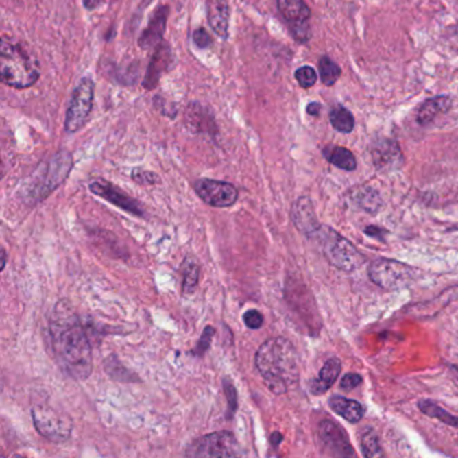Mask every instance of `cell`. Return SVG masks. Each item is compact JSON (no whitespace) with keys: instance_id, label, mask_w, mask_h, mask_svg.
Wrapping results in <instances>:
<instances>
[{"instance_id":"cell-16","label":"cell","mask_w":458,"mask_h":458,"mask_svg":"<svg viewBox=\"0 0 458 458\" xmlns=\"http://www.w3.org/2000/svg\"><path fill=\"white\" fill-rule=\"evenodd\" d=\"M173 64V54L171 47L167 43H160L152 56V60L148 66L145 78L143 81V86L147 91L155 89L162 78L164 73H167Z\"/></svg>"},{"instance_id":"cell-41","label":"cell","mask_w":458,"mask_h":458,"mask_svg":"<svg viewBox=\"0 0 458 458\" xmlns=\"http://www.w3.org/2000/svg\"><path fill=\"white\" fill-rule=\"evenodd\" d=\"M1 270L5 267V261H7V253H5V250H3L1 252Z\"/></svg>"},{"instance_id":"cell-30","label":"cell","mask_w":458,"mask_h":458,"mask_svg":"<svg viewBox=\"0 0 458 458\" xmlns=\"http://www.w3.org/2000/svg\"><path fill=\"white\" fill-rule=\"evenodd\" d=\"M296 81L304 89L312 88L317 81V73L311 66H301L295 73Z\"/></svg>"},{"instance_id":"cell-13","label":"cell","mask_w":458,"mask_h":458,"mask_svg":"<svg viewBox=\"0 0 458 458\" xmlns=\"http://www.w3.org/2000/svg\"><path fill=\"white\" fill-rule=\"evenodd\" d=\"M319 438L323 446L332 456L339 457H352L355 456V450L347 437V433L343 427L335 424L333 421L324 420L319 424Z\"/></svg>"},{"instance_id":"cell-15","label":"cell","mask_w":458,"mask_h":458,"mask_svg":"<svg viewBox=\"0 0 458 458\" xmlns=\"http://www.w3.org/2000/svg\"><path fill=\"white\" fill-rule=\"evenodd\" d=\"M291 217L296 229L309 238H315L317 231L322 229L309 197H301L296 200L292 206Z\"/></svg>"},{"instance_id":"cell-29","label":"cell","mask_w":458,"mask_h":458,"mask_svg":"<svg viewBox=\"0 0 458 458\" xmlns=\"http://www.w3.org/2000/svg\"><path fill=\"white\" fill-rule=\"evenodd\" d=\"M319 71H320V78L324 85L332 86L340 77L341 70L340 67L336 65L330 58L323 57L319 62Z\"/></svg>"},{"instance_id":"cell-17","label":"cell","mask_w":458,"mask_h":458,"mask_svg":"<svg viewBox=\"0 0 458 458\" xmlns=\"http://www.w3.org/2000/svg\"><path fill=\"white\" fill-rule=\"evenodd\" d=\"M168 12H169V10H168L167 5H160L155 10L154 15L149 19V23H148L147 29L143 32L141 36L138 38V46L143 50L156 49L163 42Z\"/></svg>"},{"instance_id":"cell-18","label":"cell","mask_w":458,"mask_h":458,"mask_svg":"<svg viewBox=\"0 0 458 458\" xmlns=\"http://www.w3.org/2000/svg\"><path fill=\"white\" fill-rule=\"evenodd\" d=\"M207 21L218 36L226 39L229 35L230 5L228 0H207Z\"/></svg>"},{"instance_id":"cell-24","label":"cell","mask_w":458,"mask_h":458,"mask_svg":"<svg viewBox=\"0 0 458 458\" xmlns=\"http://www.w3.org/2000/svg\"><path fill=\"white\" fill-rule=\"evenodd\" d=\"M352 197L361 210L370 214H376L382 207V199L379 193L371 187L357 189V191L352 194Z\"/></svg>"},{"instance_id":"cell-25","label":"cell","mask_w":458,"mask_h":458,"mask_svg":"<svg viewBox=\"0 0 458 458\" xmlns=\"http://www.w3.org/2000/svg\"><path fill=\"white\" fill-rule=\"evenodd\" d=\"M418 409L426 414L427 417L435 418L446 425L452 426V427H458V417L450 414L449 411H446L445 409H442L438 403L429 400V399H422L418 402Z\"/></svg>"},{"instance_id":"cell-23","label":"cell","mask_w":458,"mask_h":458,"mask_svg":"<svg viewBox=\"0 0 458 458\" xmlns=\"http://www.w3.org/2000/svg\"><path fill=\"white\" fill-rule=\"evenodd\" d=\"M323 154H324V158L327 159L329 163L333 164L335 167H337L340 169L354 171L358 165L355 155L344 147L329 145L327 148H324Z\"/></svg>"},{"instance_id":"cell-5","label":"cell","mask_w":458,"mask_h":458,"mask_svg":"<svg viewBox=\"0 0 458 458\" xmlns=\"http://www.w3.org/2000/svg\"><path fill=\"white\" fill-rule=\"evenodd\" d=\"M313 239L322 245L329 263L340 270L352 272L364 262V256L348 239L328 226H322Z\"/></svg>"},{"instance_id":"cell-22","label":"cell","mask_w":458,"mask_h":458,"mask_svg":"<svg viewBox=\"0 0 458 458\" xmlns=\"http://www.w3.org/2000/svg\"><path fill=\"white\" fill-rule=\"evenodd\" d=\"M182 272V293L184 296H191L197 291L199 276H200V266L199 262L187 256L180 266Z\"/></svg>"},{"instance_id":"cell-3","label":"cell","mask_w":458,"mask_h":458,"mask_svg":"<svg viewBox=\"0 0 458 458\" xmlns=\"http://www.w3.org/2000/svg\"><path fill=\"white\" fill-rule=\"evenodd\" d=\"M73 164L69 151H60L50 160L39 164L21 186L19 194L23 202L35 204L45 200L65 182Z\"/></svg>"},{"instance_id":"cell-11","label":"cell","mask_w":458,"mask_h":458,"mask_svg":"<svg viewBox=\"0 0 458 458\" xmlns=\"http://www.w3.org/2000/svg\"><path fill=\"white\" fill-rule=\"evenodd\" d=\"M278 11L288 22L296 40L306 42L311 36L308 21L311 18V10L304 0H277Z\"/></svg>"},{"instance_id":"cell-27","label":"cell","mask_w":458,"mask_h":458,"mask_svg":"<svg viewBox=\"0 0 458 458\" xmlns=\"http://www.w3.org/2000/svg\"><path fill=\"white\" fill-rule=\"evenodd\" d=\"M105 371L108 375H110L114 381H120V382H132V381H138L137 376L132 375L131 371L127 370L120 360H117L116 357H110L109 359L105 360Z\"/></svg>"},{"instance_id":"cell-6","label":"cell","mask_w":458,"mask_h":458,"mask_svg":"<svg viewBox=\"0 0 458 458\" xmlns=\"http://www.w3.org/2000/svg\"><path fill=\"white\" fill-rule=\"evenodd\" d=\"M32 415L36 431L46 439L62 444L70 438L73 422L66 414L57 409L47 405H35L32 409Z\"/></svg>"},{"instance_id":"cell-36","label":"cell","mask_w":458,"mask_h":458,"mask_svg":"<svg viewBox=\"0 0 458 458\" xmlns=\"http://www.w3.org/2000/svg\"><path fill=\"white\" fill-rule=\"evenodd\" d=\"M360 383H361V376L359 374H347L341 382H340V386L341 389L344 390H352L355 387H358Z\"/></svg>"},{"instance_id":"cell-40","label":"cell","mask_w":458,"mask_h":458,"mask_svg":"<svg viewBox=\"0 0 458 458\" xmlns=\"http://www.w3.org/2000/svg\"><path fill=\"white\" fill-rule=\"evenodd\" d=\"M101 3H102V0H84V5H85V8H88V10H95V8H97Z\"/></svg>"},{"instance_id":"cell-14","label":"cell","mask_w":458,"mask_h":458,"mask_svg":"<svg viewBox=\"0 0 458 458\" xmlns=\"http://www.w3.org/2000/svg\"><path fill=\"white\" fill-rule=\"evenodd\" d=\"M371 156L376 169L382 172H391L403 164V155L398 143L390 138L375 141L371 148Z\"/></svg>"},{"instance_id":"cell-10","label":"cell","mask_w":458,"mask_h":458,"mask_svg":"<svg viewBox=\"0 0 458 458\" xmlns=\"http://www.w3.org/2000/svg\"><path fill=\"white\" fill-rule=\"evenodd\" d=\"M194 190L206 204L217 208L230 207L238 199V190L228 182L199 179L194 183Z\"/></svg>"},{"instance_id":"cell-31","label":"cell","mask_w":458,"mask_h":458,"mask_svg":"<svg viewBox=\"0 0 458 458\" xmlns=\"http://www.w3.org/2000/svg\"><path fill=\"white\" fill-rule=\"evenodd\" d=\"M132 179L141 186H154L160 183V178L155 172L143 168H134L132 171Z\"/></svg>"},{"instance_id":"cell-9","label":"cell","mask_w":458,"mask_h":458,"mask_svg":"<svg viewBox=\"0 0 458 458\" xmlns=\"http://www.w3.org/2000/svg\"><path fill=\"white\" fill-rule=\"evenodd\" d=\"M241 448L231 431H217L195 439L186 450L187 457H237Z\"/></svg>"},{"instance_id":"cell-26","label":"cell","mask_w":458,"mask_h":458,"mask_svg":"<svg viewBox=\"0 0 458 458\" xmlns=\"http://www.w3.org/2000/svg\"><path fill=\"white\" fill-rule=\"evenodd\" d=\"M330 124L336 131L341 133H350L355 127V119L354 114L346 109L343 105H337L330 110L329 114Z\"/></svg>"},{"instance_id":"cell-35","label":"cell","mask_w":458,"mask_h":458,"mask_svg":"<svg viewBox=\"0 0 458 458\" xmlns=\"http://www.w3.org/2000/svg\"><path fill=\"white\" fill-rule=\"evenodd\" d=\"M193 40L199 49H208L213 45V38L203 27L197 29L193 34Z\"/></svg>"},{"instance_id":"cell-4","label":"cell","mask_w":458,"mask_h":458,"mask_svg":"<svg viewBox=\"0 0 458 458\" xmlns=\"http://www.w3.org/2000/svg\"><path fill=\"white\" fill-rule=\"evenodd\" d=\"M40 75L39 65L22 43L3 38L0 46V78L1 82L15 88L27 89Z\"/></svg>"},{"instance_id":"cell-2","label":"cell","mask_w":458,"mask_h":458,"mask_svg":"<svg viewBox=\"0 0 458 458\" xmlns=\"http://www.w3.org/2000/svg\"><path fill=\"white\" fill-rule=\"evenodd\" d=\"M256 367L267 389L276 395L288 393L300 379V358L285 337H272L256 352Z\"/></svg>"},{"instance_id":"cell-32","label":"cell","mask_w":458,"mask_h":458,"mask_svg":"<svg viewBox=\"0 0 458 458\" xmlns=\"http://www.w3.org/2000/svg\"><path fill=\"white\" fill-rule=\"evenodd\" d=\"M214 335H215V329L211 327V326L204 328V330L202 332V336H200V339L197 341V347L193 350V354L195 357H203L208 351Z\"/></svg>"},{"instance_id":"cell-19","label":"cell","mask_w":458,"mask_h":458,"mask_svg":"<svg viewBox=\"0 0 458 458\" xmlns=\"http://www.w3.org/2000/svg\"><path fill=\"white\" fill-rule=\"evenodd\" d=\"M329 406L336 414H339L351 424L360 422V420L365 413V409L360 402L339 395H335L329 399Z\"/></svg>"},{"instance_id":"cell-34","label":"cell","mask_w":458,"mask_h":458,"mask_svg":"<svg viewBox=\"0 0 458 458\" xmlns=\"http://www.w3.org/2000/svg\"><path fill=\"white\" fill-rule=\"evenodd\" d=\"M243 323L250 329H260L263 326V316L261 312L256 309H250L243 313Z\"/></svg>"},{"instance_id":"cell-33","label":"cell","mask_w":458,"mask_h":458,"mask_svg":"<svg viewBox=\"0 0 458 458\" xmlns=\"http://www.w3.org/2000/svg\"><path fill=\"white\" fill-rule=\"evenodd\" d=\"M224 389H225V395H226V399H228V403H229V409H228V418H231L234 415V413L237 411L238 409V395H237V389L234 387V385L231 383L230 379H224Z\"/></svg>"},{"instance_id":"cell-12","label":"cell","mask_w":458,"mask_h":458,"mask_svg":"<svg viewBox=\"0 0 458 458\" xmlns=\"http://www.w3.org/2000/svg\"><path fill=\"white\" fill-rule=\"evenodd\" d=\"M89 190L92 194L97 195V197L105 199L106 202L114 204L116 207L133 214L136 217H144L145 211L144 207L140 202H137L134 197L128 195L127 193H124L121 189L116 187L114 184L102 180V179H97L95 182H92L89 184Z\"/></svg>"},{"instance_id":"cell-39","label":"cell","mask_w":458,"mask_h":458,"mask_svg":"<svg viewBox=\"0 0 458 458\" xmlns=\"http://www.w3.org/2000/svg\"><path fill=\"white\" fill-rule=\"evenodd\" d=\"M282 439H284V437H282V434H281V433H278V431H274V433H272L270 442H272V445H273V446H278V445L282 442Z\"/></svg>"},{"instance_id":"cell-21","label":"cell","mask_w":458,"mask_h":458,"mask_svg":"<svg viewBox=\"0 0 458 458\" xmlns=\"http://www.w3.org/2000/svg\"><path fill=\"white\" fill-rule=\"evenodd\" d=\"M450 105H452L450 97H446V96L427 99L420 106V110L417 114L418 123L422 125L431 123L435 119V116H438L439 113L448 112Z\"/></svg>"},{"instance_id":"cell-20","label":"cell","mask_w":458,"mask_h":458,"mask_svg":"<svg viewBox=\"0 0 458 458\" xmlns=\"http://www.w3.org/2000/svg\"><path fill=\"white\" fill-rule=\"evenodd\" d=\"M341 372V361L336 358L328 359L323 368L320 370L319 378L312 381L311 383V391L315 395H322L328 391L333 383L337 381L339 375Z\"/></svg>"},{"instance_id":"cell-7","label":"cell","mask_w":458,"mask_h":458,"mask_svg":"<svg viewBox=\"0 0 458 458\" xmlns=\"http://www.w3.org/2000/svg\"><path fill=\"white\" fill-rule=\"evenodd\" d=\"M414 274L415 270L407 263L389 258H379L368 266L371 281L386 291L406 288L414 280Z\"/></svg>"},{"instance_id":"cell-8","label":"cell","mask_w":458,"mask_h":458,"mask_svg":"<svg viewBox=\"0 0 458 458\" xmlns=\"http://www.w3.org/2000/svg\"><path fill=\"white\" fill-rule=\"evenodd\" d=\"M95 99V82L91 77H84L75 86L66 112L65 131H81L92 113Z\"/></svg>"},{"instance_id":"cell-1","label":"cell","mask_w":458,"mask_h":458,"mask_svg":"<svg viewBox=\"0 0 458 458\" xmlns=\"http://www.w3.org/2000/svg\"><path fill=\"white\" fill-rule=\"evenodd\" d=\"M51 346L60 367L75 381H85L93 371L89 339L73 306L60 300L49 322Z\"/></svg>"},{"instance_id":"cell-28","label":"cell","mask_w":458,"mask_h":458,"mask_svg":"<svg viewBox=\"0 0 458 458\" xmlns=\"http://www.w3.org/2000/svg\"><path fill=\"white\" fill-rule=\"evenodd\" d=\"M360 445H361V453L364 457L372 458L383 456V452L379 444V438L372 430H367L365 433L361 434Z\"/></svg>"},{"instance_id":"cell-37","label":"cell","mask_w":458,"mask_h":458,"mask_svg":"<svg viewBox=\"0 0 458 458\" xmlns=\"http://www.w3.org/2000/svg\"><path fill=\"white\" fill-rule=\"evenodd\" d=\"M364 232L370 237H374V238H378V239H382L383 238V234H386V231H383L379 228H375V226H368L364 230Z\"/></svg>"},{"instance_id":"cell-38","label":"cell","mask_w":458,"mask_h":458,"mask_svg":"<svg viewBox=\"0 0 458 458\" xmlns=\"http://www.w3.org/2000/svg\"><path fill=\"white\" fill-rule=\"evenodd\" d=\"M306 112H308L311 116H317L319 112H320V104H317V102H311V104L306 106Z\"/></svg>"}]
</instances>
